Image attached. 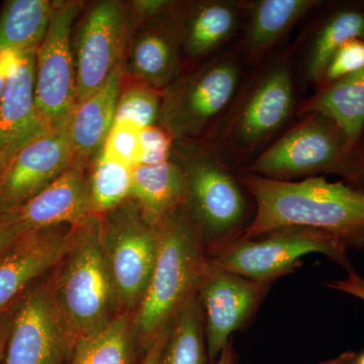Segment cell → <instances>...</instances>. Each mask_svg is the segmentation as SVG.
Returning a JSON list of instances; mask_svg holds the SVG:
<instances>
[{
	"label": "cell",
	"mask_w": 364,
	"mask_h": 364,
	"mask_svg": "<svg viewBox=\"0 0 364 364\" xmlns=\"http://www.w3.org/2000/svg\"><path fill=\"white\" fill-rule=\"evenodd\" d=\"M239 174L255 205L252 222L242 237L301 226L336 235L349 248L364 247L363 191L324 176L284 181L241 169Z\"/></svg>",
	"instance_id": "6da1fadb"
},
{
	"label": "cell",
	"mask_w": 364,
	"mask_h": 364,
	"mask_svg": "<svg viewBox=\"0 0 364 364\" xmlns=\"http://www.w3.org/2000/svg\"><path fill=\"white\" fill-rule=\"evenodd\" d=\"M156 225V261L145 294L132 314L136 340L145 351L198 296L210 267L207 246L183 207Z\"/></svg>",
	"instance_id": "7a4b0ae2"
},
{
	"label": "cell",
	"mask_w": 364,
	"mask_h": 364,
	"mask_svg": "<svg viewBox=\"0 0 364 364\" xmlns=\"http://www.w3.org/2000/svg\"><path fill=\"white\" fill-rule=\"evenodd\" d=\"M171 158L186 181L182 207L207 248L240 237L252 222L255 207L242 183L239 168L205 141L174 139Z\"/></svg>",
	"instance_id": "3957f363"
},
{
	"label": "cell",
	"mask_w": 364,
	"mask_h": 364,
	"mask_svg": "<svg viewBox=\"0 0 364 364\" xmlns=\"http://www.w3.org/2000/svg\"><path fill=\"white\" fill-rule=\"evenodd\" d=\"M291 52L293 49L258 65L242 83L222 123L205 142L212 143L228 159L242 163L259 154L261 148L284 130L296 116L299 105Z\"/></svg>",
	"instance_id": "277c9868"
},
{
	"label": "cell",
	"mask_w": 364,
	"mask_h": 364,
	"mask_svg": "<svg viewBox=\"0 0 364 364\" xmlns=\"http://www.w3.org/2000/svg\"><path fill=\"white\" fill-rule=\"evenodd\" d=\"M51 282L74 341L102 329L121 312L102 243V215L71 227L65 252Z\"/></svg>",
	"instance_id": "5b68a950"
},
{
	"label": "cell",
	"mask_w": 364,
	"mask_h": 364,
	"mask_svg": "<svg viewBox=\"0 0 364 364\" xmlns=\"http://www.w3.org/2000/svg\"><path fill=\"white\" fill-rule=\"evenodd\" d=\"M244 64L234 46L181 74L162 90L157 124L174 139L208 141L240 90Z\"/></svg>",
	"instance_id": "8992f818"
},
{
	"label": "cell",
	"mask_w": 364,
	"mask_h": 364,
	"mask_svg": "<svg viewBox=\"0 0 364 364\" xmlns=\"http://www.w3.org/2000/svg\"><path fill=\"white\" fill-rule=\"evenodd\" d=\"M347 244L336 235L323 230L287 226L270 230L253 238L238 237L208 248L210 264L248 279L275 282L294 272L301 258L310 253L324 254L352 270Z\"/></svg>",
	"instance_id": "52a82bcc"
},
{
	"label": "cell",
	"mask_w": 364,
	"mask_h": 364,
	"mask_svg": "<svg viewBox=\"0 0 364 364\" xmlns=\"http://www.w3.org/2000/svg\"><path fill=\"white\" fill-rule=\"evenodd\" d=\"M299 117L296 124L239 169L284 181L321 173H338L346 178L355 153L346 134L318 112Z\"/></svg>",
	"instance_id": "ba28073f"
},
{
	"label": "cell",
	"mask_w": 364,
	"mask_h": 364,
	"mask_svg": "<svg viewBox=\"0 0 364 364\" xmlns=\"http://www.w3.org/2000/svg\"><path fill=\"white\" fill-rule=\"evenodd\" d=\"M102 215V243L121 312L142 299L159 247L157 225L151 224L130 198Z\"/></svg>",
	"instance_id": "9c48e42d"
},
{
	"label": "cell",
	"mask_w": 364,
	"mask_h": 364,
	"mask_svg": "<svg viewBox=\"0 0 364 364\" xmlns=\"http://www.w3.org/2000/svg\"><path fill=\"white\" fill-rule=\"evenodd\" d=\"M85 2L55 1L49 28L36 51V109L55 130L68 127L76 107V71L72 51V28Z\"/></svg>",
	"instance_id": "30bf717a"
},
{
	"label": "cell",
	"mask_w": 364,
	"mask_h": 364,
	"mask_svg": "<svg viewBox=\"0 0 364 364\" xmlns=\"http://www.w3.org/2000/svg\"><path fill=\"white\" fill-rule=\"evenodd\" d=\"M72 40L76 105L100 90L124 61L132 26L127 2L100 0L88 6Z\"/></svg>",
	"instance_id": "8fae6325"
},
{
	"label": "cell",
	"mask_w": 364,
	"mask_h": 364,
	"mask_svg": "<svg viewBox=\"0 0 364 364\" xmlns=\"http://www.w3.org/2000/svg\"><path fill=\"white\" fill-rule=\"evenodd\" d=\"M14 305L2 364H66L75 341L51 282L32 284Z\"/></svg>",
	"instance_id": "7c38bea8"
},
{
	"label": "cell",
	"mask_w": 364,
	"mask_h": 364,
	"mask_svg": "<svg viewBox=\"0 0 364 364\" xmlns=\"http://www.w3.org/2000/svg\"><path fill=\"white\" fill-rule=\"evenodd\" d=\"M273 282L248 279L210 262L198 299L205 316L208 354L213 360L219 358L234 333L250 323Z\"/></svg>",
	"instance_id": "4fadbf2b"
},
{
	"label": "cell",
	"mask_w": 364,
	"mask_h": 364,
	"mask_svg": "<svg viewBox=\"0 0 364 364\" xmlns=\"http://www.w3.org/2000/svg\"><path fill=\"white\" fill-rule=\"evenodd\" d=\"M67 128L48 130L23 146L0 172V214L21 207L73 164Z\"/></svg>",
	"instance_id": "5bb4252c"
},
{
	"label": "cell",
	"mask_w": 364,
	"mask_h": 364,
	"mask_svg": "<svg viewBox=\"0 0 364 364\" xmlns=\"http://www.w3.org/2000/svg\"><path fill=\"white\" fill-rule=\"evenodd\" d=\"M246 9L247 1L240 0L177 2L174 14L183 67L186 63L200 65L203 60L213 58L222 48L240 37Z\"/></svg>",
	"instance_id": "9a60e30c"
},
{
	"label": "cell",
	"mask_w": 364,
	"mask_h": 364,
	"mask_svg": "<svg viewBox=\"0 0 364 364\" xmlns=\"http://www.w3.org/2000/svg\"><path fill=\"white\" fill-rule=\"evenodd\" d=\"M176 6L159 18L134 28L124 58V75L164 90L182 74L181 37Z\"/></svg>",
	"instance_id": "2e32d148"
},
{
	"label": "cell",
	"mask_w": 364,
	"mask_h": 364,
	"mask_svg": "<svg viewBox=\"0 0 364 364\" xmlns=\"http://www.w3.org/2000/svg\"><path fill=\"white\" fill-rule=\"evenodd\" d=\"M88 167L73 164L21 207L6 212L21 235L57 226H73L91 212Z\"/></svg>",
	"instance_id": "e0dca14e"
},
{
	"label": "cell",
	"mask_w": 364,
	"mask_h": 364,
	"mask_svg": "<svg viewBox=\"0 0 364 364\" xmlns=\"http://www.w3.org/2000/svg\"><path fill=\"white\" fill-rule=\"evenodd\" d=\"M71 227H52L21 235L0 254V314L14 305L35 280L58 265Z\"/></svg>",
	"instance_id": "ac0fdd59"
},
{
	"label": "cell",
	"mask_w": 364,
	"mask_h": 364,
	"mask_svg": "<svg viewBox=\"0 0 364 364\" xmlns=\"http://www.w3.org/2000/svg\"><path fill=\"white\" fill-rule=\"evenodd\" d=\"M36 51L21 53L9 73L0 102V172L23 146L51 130L36 109Z\"/></svg>",
	"instance_id": "d6986e66"
},
{
	"label": "cell",
	"mask_w": 364,
	"mask_h": 364,
	"mask_svg": "<svg viewBox=\"0 0 364 364\" xmlns=\"http://www.w3.org/2000/svg\"><path fill=\"white\" fill-rule=\"evenodd\" d=\"M318 0H254L247 1L243 30L235 47L245 63L258 66L311 11Z\"/></svg>",
	"instance_id": "ffe728a7"
},
{
	"label": "cell",
	"mask_w": 364,
	"mask_h": 364,
	"mask_svg": "<svg viewBox=\"0 0 364 364\" xmlns=\"http://www.w3.org/2000/svg\"><path fill=\"white\" fill-rule=\"evenodd\" d=\"M123 78L124 61L100 90L74 109L67 127L74 162L88 167L91 160L102 150L114 124Z\"/></svg>",
	"instance_id": "44dd1931"
},
{
	"label": "cell",
	"mask_w": 364,
	"mask_h": 364,
	"mask_svg": "<svg viewBox=\"0 0 364 364\" xmlns=\"http://www.w3.org/2000/svg\"><path fill=\"white\" fill-rule=\"evenodd\" d=\"M318 112L338 124L358 149L364 131V69L321 86L299 102L296 117Z\"/></svg>",
	"instance_id": "7402d4cb"
},
{
	"label": "cell",
	"mask_w": 364,
	"mask_h": 364,
	"mask_svg": "<svg viewBox=\"0 0 364 364\" xmlns=\"http://www.w3.org/2000/svg\"><path fill=\"white\" fill-rule=\"evenodd\" d=\"M132 198L138 203L146 219L151 224H157L183 205L186 181L181 169L171 158L158 164L136 165Z\"/></svg>",
	"instance_id": "603a6c76"
},
{
	"label": "cell",
	"mask_w": 364,
	"mask_h": 364,
	"mask_svg": "<svg viewBox=\"0 0 364 364\" xmlns=\"http://www.w3.org/2000/svg\"><path fill=\"white\" fill-rule=\"evenodd\" d=\"M364 40V11L345 6L328 14L309 42L304 61L306 80L320 85L326 67L340 48L351 40Z\"/></svg>",
	"instance_id": "cb8c5ba5"
},
{
	"label": "cell",
	"mask_w": 364,
	"mask_h": 364,
	"mask_svg": "<svg viewBox=\"0 0 364 364\" xmlns=\"http://www.w3.org/2000/svg\"><path fill=\"white\" fill-rule=\"evenodd\" d=\"M138 347L132 313H119L102 329L76 340L66 364H139Z\"/></svg>",
	"instance_id": "d4e9b609"
},
{
	"label": "cell",
	"mask_w": 364,
	"mask_h": 364,
	"mask_svg": "<svg viewBox=\"0 0 364 364\" xmlns=\"http://www.w3.org/2000/svg\"><path fill=\"white\" fill-rule=\"evenodd\" d=\"M55 1L9 0L0 14V53L38 49L51 21Z\"/></svg>",
	"instance_id": "484cf974"
},
{
	"label": "cell",
	"mask_w": 364,
	"mask_h": 364,
	"mask_svg": "<svg viewBox=\"0 0 364 364\" xmlns=\"http://www.w3.org/2000/svg\"><path fill=\"white\" fill-rule=\"evenodd\" d=\"M198 296L170 323L159 364H212Z\"/></svg>",
	"instance_id": "4316f807"
},
{
	"label": "cell",
	"mask_w": 364,
	"mask_h": 364,
	"mask_svg": "<svg viewBox=\"0 0 364 364\" xmlns=\"http://www.w3.org/2000/svg\"><path fill=\"white\" fill-rule=\"evenodd\" d=\"M91 212L104 215L132 198L133 168L109 159L102 150L87 170Z\"/></svg>",
	"instance_id": "83f0119b"
},
{
	"label": "cell",
	"mask_w": 364,
	"mask_h": 364,
	"mask_svg": "<svg viewBox=\"0 0 364 364\" xmlns=\"http://www.w3.org/2000/svg\"><path fill=\"white\" fill-rule=\"evenodd\" d=\"M161 93L162 91L124 75L114 124L129 122L141 130L155 126L159 119Z\"/></svg>",
	"instance_id": "f1b7e54d"
},
{
	"label": "cell",
	"mask_w": 364,
	"mask_h": 364,
	"mask_svg": "<svg viewBox=\"0 0 364 364\" xmlns=\"http://www.w3.org/2000/svg\"><path fill=\"white\" fill-rule=\"evenodd\" d=\"M102 151L109 159L134 168L140 160L141 129L129 122L112 124Z\"/></svg>",
	"instance_id": "f546056e"
},
{
	"label": "cell",
	"mask_w": 364,
	"mask_h": 364,
	"mask_svg": "<svg viewBox=\"0 0 364 364\" xmlns=\"http://www.w3.org/2000/svg\"><path fill=\"white\" fill-rule=\"evenodd\" d=\"M363 69H364V40L349 41L345 43L330 60L329 64L326 67L322 81L317 88L334 82L338 79L346 77Z\"/></svg>",
	"instance_id": "4dcf8cb0"
},
{
	"label": "cell",
	"mask_w": 364,
	"mask_h": 364,
	"mask_svg": "<svg viewBox=\"0 0 364 364\" xmlns=\"http://www.w3.org/2000/svg\"><path fill=\"white\" fill-rule=\"evenodd\" d=\"M173 141V136L159 124L142 129L138 164L152 165L167 161L171 157Z\"/></svg>",
	"instance_id": "1f68e13d"
},
{
	"label": "cell",
	"mask_w": 364,
	"mask_h": 364,
	"mask_svg": "<svg viewBox=\"0 0 364 364\" xmlns=\"http://www.w3.org/2000/svg\"><path fill=\"white\" fill-rule=\"evenodd\" d=\"M176 4V1L172 0H134L127 2L133 30L146 21L168 13Z\"/></svg>",
	"instance_id": "d6a6232c"
},
{
	"label": "cell",
	"mask_w": 364,
	"mask_h": 364,
	"mask_svg": "<svg viewBox=\"0 0 364 364\" xmlns=\"http://www.w3.org/2000/svg\"><path fill=\"white\" fill-rule=\"evenodd\" d=\"M348 272L346 279L331 280L327 282V286L335 291L350 294L364 301V279L353 270Z\"/></svg>",
	"instance_id": "836d02e7"
},
{
	"label": "cell",
	"mask_w": 364,
	"mask_h": 364,
	"mask_svg": "<svg viewBox=\"0 0 364 364\" xmlns=\"http://www.w3.org/2000/svg\"><path fill=\"white\" fill-rule=\"evenodd\" d=\"M346 179L350 182V186L364 191V142L361 147H358L352 157Z\"/></svg>",
	"instance_id": "e575fe53"
},
{
	"label": "cell",
	"mask_w": 364,
	"mask_h": 364,
	"mask_svg": "<svg viewBox=\"0 0 364 364\" xmlns=\"http://www.w3.org/2000/svg\"><path fill=\"white\" fill-rule=\"evenodd\" d=\"M23 52L6 51L0 53V102L6 88L7 78L11 69Z\"/></svg>",
	"instance_id": "d590c367"
},
{
	"label": "cell",
	"mask_w": 364,
	"mask_h": 364,
	"mask_svg": "<svg viewBox=\"0 0 364 364\" xmlns=\"http://www.w3.org/2000/svg\"><path fill=\"white\" fill-rule=\"evenodd\" d=\"M21 236L6 213L0 214V254Z\"/></svg>",
	"instance_id": "8d00e7d4"
},
{
	"label": "cell",
	"mask_w": 364,
	"mask_h": 364,
	"mask_svg": "<svg viewBox=\"0 0 364 364\" xmlns=\"http://www.w3.org/2000/svg\"><path fill=\"white\" fill-rule=\"evenodd\" d=\"M167 330L168 328L145 351L139 364H159L160 356H161L163 346H164L165 339H166Z\"/></svg>",
	"instance_id": "74e56055"
},
{
	"label": "cell",
	"mask_w": 364,
	"mask_h": 364,
	"mask_svg": "<svg viewBox=\"0 0 364 364\" xmlns=\"http://www.w3.org/2000/svg\"><path fill=\"white\" fill-rule=\"evenodd\" d=\"M9 325H11V312L6 311V312L0 314V364H2V361H4Z\"/></svg>",
	"instance_id": "f35d334b"
},
{
	"label": "cell",
	"mask_w": 364,
	"mask_h": 364,
	"mask_svg": "<svg viewBox=\"0 0 364 364\" xmlns=\"http://www.w3.org/2000/svg\"><path fill=\"white\" fill-rule=\"evenodd\" d=\"M215 364H238V356L235 350L234 338L230 340L226 348L221 352L215 361Z\"/></svg>",
	"instance_id": "ab89813d"
},
{
	"label": "cell",
	"mask_w": 364,
	"mask_h": 364,
	"mask_svg": "<svg viewBox=\"0 0 364 364\" xmlns=\"http://www.w3.org/2000/svg\"><path fill=\"white\" fill-rule=\"evenodd\" d=\"M356 353L354 352H345L338 358L323 361L320 364H355Z\"/></svg>",
	"instance_id": "60d3db41"
},
{
	"label": "cell",
	"mask_w": 364,
	"mask_h": 364,
	"mask_svg": "<svg viewBox=\"0 0 364 364\" xmlns=\"http://www.w3.org/2000/svg\"><path fill=\"white\" fill-rule=\"evenodd\" d=\"M355 364H364V352L360 354H356Z\"/></svg>",
	"instance_id": "b9f144b4"
}]
</instances>
